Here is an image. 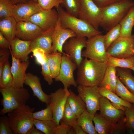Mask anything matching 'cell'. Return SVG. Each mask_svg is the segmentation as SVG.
I'll use <instances>...</instances> for the list:
<instances>
[{
    "instance_id": "obj_1",
    "label": "cell",
    "mask_w": 134,
    "mask_h": 134,
    "mask_svg": "<svg viewBox=\"0 0 134 134\" xmlns=\"http://www.w3.org/2000/svg\"><path fill=\"white\" fill-rule=\"evenodd\" d=\"M107 62H101L85 58L77 67L76 81L78 85L99 87L104 77Z\"/></svg>"
},
{
    "instance_id": "obj_2",
    "label": "cell",
    "mask_w": 134,
    "mask_h": 134,
    "mask_svg": "<svg viewBox=\"0 0 134 134\" xmlns=\"http://www.w3.org/2000/svg\"><path fill=\"white\" fill-rule=\"evenodd\" d=\"M134 7L132 0H123L101 8L102 15L100 27L108 31L119 24Z\"/></svg>"
},
{
    "instance_id": "obj_3",
    "label": "cell",
    "mask_w": 134,
    "mask_h": 134,
    "mask_svg": "<svg viewBox=\"0 0 134 134\" xmlns=\"http://www.w3.org/2000/svg\"><path fill=\"white\" fill-rule=\"evenodd\" d=\"M58 11L62 26L73 31L77 36L88 38L101 34L86 21L74 16L65 11L60 5L55 7Z\"/></svg>"
},
{
    "instance_id": "obj_4",
    "label": "cell",
    "mask_w": 134,
    "mask_h": 134,
    "mask_svg": "<svg viewBox=\"0 0 134 134\" xmlns=\"http://www.w3.org/2000/svg\"><path fill=\"white\" fill-rule=\"evenodd\" d=\"M34 108L27 105L19 107L8 113L7 116L14 134H26L34 125L33 113Z\"/></svg>"
},
{
    "instance_id": "obj_5",
    "label": "cell",
    "mask_w": 134,
    "mask_h": 134,
    "mask_svg": "<svg viewBox=\"0 0 134 134\" xmlns=\"http://www.w3.org/2000/svg\"><path fill=\"white\" fill-rule=\"evenodd\" d=\"M108 54L104 42V35L101 34L88 38L82 57L101 62H106Z\"/></svg>"
},
{
    "instance_id": "obj_6",
    "label": "cell",
    "mask_w": 134,
    "mask_h": 134,
    "mask_svg": "<svg viewBox=\"0 0 134 134\" xmlns=\"http://www.w3.org/2000/svg\"><path fill=\"white\" fill-rule=\"evenodd\" d=\"M81 7L78 18L82 19L99 30L100 27L102 13L93 0H80Z\"/></svg>"
},
{
    "instance_id": "obj_7",
    "label": "cell",
    "mask_w": 134,
    "mask_h": 134,
    "mask_svg": "<svg viewBox=\"0 0 134 134\" xmlns=\"http://www.w3.org/2000/svg\"><path fill=\"white\" fill-rule=\"evenodd\" d=\"M77 87L78 95L85 103L87 110L94 116L99 110L101 97L98 90V87L78 85Z\"/></svg>"
},
{
    "instance_id": "obj_8",
    "label": "cell",
    "mask_w": 134,
    "mask_h": 134,
    "mask_svg": "<svg viewBox=\"0 0 134 134\" xmlns=\"http://www.w3.org/2000/svg\"><path fill=\"white\" fill-rule=\"evenodd\" d=\"M77 67L76 65L70 59L69 56L63 53L60 68L58 75L54 79L56 81H60L64 88H69L71 86L77 87V84L74 78L73 73Z\"/></svg>"
},
{
    "instance_id": "obj_9",
    "label": "cell",
    "mask_w": 134,
    "mask_h": 134,
    "mask_svg": "<svg viewBox=\"0 0 134 134\" xmlns=\"http://www.w3.org/2000/svg\"><path fill=\"white\" fill-rule=\"evenodd\" d=\"M134 34L128 37L120 36L109 47L108 55L118 58L129 57L134 55Z\"/></svg>"
},
{
    "instance_id": "obj_10",
    "label": "cell",
    "mask_w": 134,
    "mask_h": 134,
    "mask_svg": "<svg viewBox=\"0 0 134 134\" xmlns=\"http://www.w3.org/2000/svg\"><path fill=\"white\" fill-rule=\"evenodd\" d=\"M69 91L67 88H60L50 95L54 121L57 125L61 120Z\"/></svg>"
},
{
    "instance_id": "obj_11",
    "label": "cell",
    "mask_w": 134,
    "mask_h": 134,
    "mask_svg": "<svg viewBox=\"0 0 134 134\" xmlns=\"http://www.w3.org/2000/svg\"><path fill=\"white\" fill-rule=\"evenodd\" d=\"M87 40L86 37H73L67 40L63 46V51L69 56L70 60L76 65L77 67L83 59L82 55V50L86 47Z\"/></svg>"
},
{
    "instance_id": "obj_12",
    "label": "cell",
    "mask_w": 134,
    "mask_h": 134,
    "mask_svg": "<svg viewBox=\"0 0 134 134\" xmlns=\"http://www.w3.org/2000/svg\"><path fill=\"white\" fill-rule=\"evenodd\" d=\"M59 18L56 9H42L34 14L26 21L36 24L44 31L55 27Z\"/></svg>"
},
{
    "instance_id": "obj_13",
    "label": "cell",
    "mask_w": 134,
    "mask_h": 134,
    "mask_svg": "<svg viewBox=\"0 0 134 134\" xmlns=\"http://www.w3.org/2000/svg\"><path fill=\"white\" fill-rule=\"evenodd\" d=\"M76 36L75 33L72 30L62 26L59 18L52 35V52H58L64 53L62 47L64 43L70 38Z\"/></svg>"
},
{
    "instance_id": "obj_14",
    "label": "cell",
    "mask_w": 134,
    "mask_h": 134,
    "mask_svg": "<svg viewBox=\"0 0 134 134\" xmlns=\"http://www.w3.org/2000/svg\"><path fill=\"white\" fill-rule=\"evenodd\" d=\"M100 114L105 119L114 125L125 115L124 111L118 109L106 98L102 96L100 100Z\"/></svg>"
},
{
    "instance_id": "obj_15",
    "label": "cell",
    "mask_w": 134,
    "mask_h": 134,
    "mask_svg": "<svg viewBox=\"0 0 134 134\" xmlns=\"http://www.w3.org/2000/svg\"><path fill=\"white\" fill-rule=\"evenodd\" d=\"M44 31L39 27L29 21L17 22L16 37L24 40L32 41Z\"/></svg>"
},
{
    "instance_id": "obj_16",
    "label": "cell",
    "mask_w": 134,
    "mask_h": 134,
    "mask_svg": "<svg viewBox=\"0 0 134 134\" xmlns=\"http://www.w3.org/2000/svg\"><path fill=\"white\" fill-rule=\"evenodd\" d=\"M42 9L35 0L25 3L16 4L13 16L17 22L26 21L34 14Z\"/></svg>"
},
{
    "instance_id": "obj_17",
    "label": "cell",
    "mask_w": 134,
    "mask_h": 134,
    "mask_svg": "<svg viewBox=\"0 0 134 134\" xmlns=\"http://www.w3.org/2000/svg\"><path fill=\"white\" fill-rule=\"evenodd\" d=\"M12 65L11 70L13 79L11 86L16 88L24 87V82L26 76V71L29 66V60L21 61L16 59L11 55Z\"/></svg>"
},
{
    "instance_id": "obj_18",
    "label": "cell",
    "mask_w": 134,
    "mask_h": 134,
    "mask_svg": "<svg viewBox=\"0 0 134 134\" xmlns=\"http://www.w3.org/2000/svg\"><path fill=\"white\" fill-rule=\"evenodd\" d=\"M31 41L22 40L16 37L10 42L11 55L21 61L28 60V55L32 52Z\"/></svg>"
},
{
    "instance_id": "obj_19",
    "label": "cell",
    "mask_w": 134,
    "mask_h": 134,
    "mask_svg": "<svg viewBox=\"0 0 134 134\" xmlns=\"http://www.w3.org/2000/svg\"><path fill=\"white\" fill-rule=\"evenodd\" d=\"M24 84L28 86L32 90L33 95L36 97L40 101L47 105L50 103V95L44 93L42 90L39 78L31 73H26Z\"/></svg>"
},
{
    "instance_id": "obj_20",
    "label": "cell",
    "mask_w": 134,
    "mask_h": 134,
    "mask_svg": "<svg viewBox=\"0 0 134 134\" xmlns=\"http://www.w3.org/2000/svg\"><path fill=\"white\" fill-rule=\"evenodd\" d=\"M55 27L43 31L39 36L31 41V51L36 48L43 50L46 53H50L52 50V36Z\"/></svg>"
},
{
    "instance_id": "obj_21",
    "label": "cell",
    "mask_w": 134,
    "mask_h": 134,
    "mask_svg": "<svg viewBox=\"0 0 134 134\" xmlns=\"http://www.w3.org/2000/svg\"><path fill=\"white\" fill-rule=\"evenodd\" d=\"M14 109L26 105L30 94L28 90L24 87L16 88L11 86L7 88Z\"/></svg>"
},
{
    "instance_id": "obj_22",
    "label": "cell",
    "mask_w": 134,
    "mask_h": 134,
    "mask_svg": "<svg viewBox=\"0 0 134 134\" xmlns=\"http://www.w3.org/2000/svg\"><path fill=\"white\" fill-rule=\"evenodd\" d=\"M17 22L13 16L0 19V32L10 42L16 37Z\"/></svg>"
},
{
    "instance_id": "obj_23",
    "label": "cell",
    "mask_w": 134,
    "mask_h": 134,
    "mask_svg": "<svg viewBox=\"0 0 134 134\" xmlns=\"http://www.w3.org/2000/svg\"><path fill=\"white\" fill-rule=\"evenodd\" d=\"M117 77L116 67L107 64L103 78L98 87L109 90L115 93Z\"/></svg>"
},
{
    "instance_id": "obj_24",
    "label": "cell",
    "mask_w": 134,
    "mask_h": 134,
    "mask_svg": "<svg viewBox=\"0 0 134 134\" xmlns=\"http://www.w3.org/2000/svg\"><path fill=\"white\" fill-rule=\"evenodd\" d=\"M93 121L95 128L99 134H113L115 125H114L105 119L100 114L96 113L94 115Z\"/></svg>"
},
{
    "instance_id": "obj_25",
    "label": "cell",
    "mask_w": 134,
    "mask_h": 134,
    "mask_svg": "<svg viewBox=\"0 0 134 134\" xmlns=\"http://www.w3.org/2000/svg\"><path fill=\"white\" fill-rule=\"evenodd\" d=\"M69 93L67 101L71 109L78 118L87 110L86 104L79 95L75 94L71 90H69Z\"/></svg>"
},
{
    "instance_id": "obj_26",
    "label": "cell",
    "mask_w": 134,
    "mask_h": 134,
    "mask_svg": "<svg viewBox=\"0 0 134 134\" xmlns=\"http://www.w3.org/2000/svg\"><path fill=\"white\" fill-rule=\"evenodd\" d=\"M94 117V115L86 110L78 118L77 124L81 127L86 134H98L93 123Z\"/></svg>"
},
{
    "instance_id": "obj_27",
    "label": "cell",
    "mask_w": 134,
    "mask_h": 134,
    "mask_svg": "<svg viewBox=\"0 0 134 134\" xmlns=\"http://www.w3.org/2000/svg\"><path fill=\"white\" fill-rule=\"evenodd\" d=\"M117 75L122 83L134 94V76L129 68L116 67Z\"/></svg>"
},
{
    "instance_id": "obj_28",
    "label": "cell",
    "mask_w": 134,
    "mask_h": 134,
    "mask_svg": "<svg viewBox=\"0 0 134 134\" xmlns=\"http://www.w3.org/2000/svg\"><path fill=\"white\" fill-rule=\"evenodd\" d=\"M46 61L50 70L53 78L58 75L62 60V53L57 52L46 53Z\"/></svg>"
},
{
    "instance_id": "obj_29",
    "label": "cell",
    "mask_w": 134,
    "mask_h": 134,
    "mask_svg": "<svg viewBox=\"0 0 134 134\" xmlns=\"http://www.w3.org/2000/svg\"><path fill=\"white\" fill-rule=\"evenodd\" d=\"M121 27L120 36L126 37L132 34L134 26V7H133L119 23Z\"/></svg>"
},
{
    "instance_id": "obj_30",
    "label": "cell",
    "mask_w": 134,
    "mask_h": 134,
    "mask_svg": "<svg viewBox=\"0 0 134 134\" xmlns=\"http://www.w3.org/2000/svg\"><path fill=\"white\" fill-rule=\"evenodd\" d=\"M107 64L115 67H119L130 69L134 66V55L123 58H118L108 55Z\"/></svg>"
},
{
    "instance_id": "obj_31",
    "label": "cell",
    "mask_w": 134,
    "mask_h": 134,
    "mask_svg": "<svg viewBox=\"0 0 134 134\" xmlns=\"http://www.w3.org/2000/svg\"><path fill=\"white\" fill-rule=\"evenodd\" d=\"M98 90L102 96L106 98L113 103L120 104L129 108L133 105L131 103L123 100L111 91L99 87H98Z\"/></svg>"
},
{
    "instance_id": "obj_32",
    "label": "cell",
    "mask_w": 134,
    "mask_h": 134,
    "mask_svg": "<svg viewBox=\"0 0 134 134\" xmlns=\"http://www.w3.org/2000/svg\"><path fill=\"white\" fill-rule=\"evenodd\" d=\"M9 62L8 60L4 64L2 73L0 76V88H6L11 87L13 79Z\"/></svg>"
},
{
    "instance_id": "obj_33",
    "label": "cell",
    "mask_w": 134,
    "mask_h": 134,
    "mask_svg": "<svg viewBox=\"0 0 134 134\" xmlns=\"http://www.w3.org/2000/svg\"><path fill=\"white\" fill-rule=\"evenodd\" d=\"M33 124L36 128L45 134H55L57 126L52 120L42 121L34 119Z\"/></svg>"
},
{
    "instance_id": "obj_34",
    "label": "cell",
    "mask_w": 134,
    "mask_h": 134,
    "mask_svg": "<svg viewBox=\"0 0 134 134\" xmlns=\"http://www.w3.org/2000/svg\"><path fill=\"white\" fill-rule=\"evenodd\" d=\"M115 93L123 100L131 103H134V94L126 88L117 75Z\"/></svg>"
},
{
    "instance_id": "obj_35",
    "label": "cell",
    "mask_w": 134,
    "mask_h": 134,
    "mask_svg": "<svg viewBox=\"0 0 134 134\" xmlns=\"http://www.w3.org/2000/svg\"><path fill=\"white\" fill-rule=\"evenodd\" d=\"M0 92L2 97L1 100L2 109L0 111V114L2 116L14 109L11 103L10 97L7 88H0Z\"/></svg>"
},
{
    "instance_id": "obj_36",
    "label": "cell",
    "mask_w": 134,
    "mask_h": 134,
    "mask_svg": "<svg viewBox=\"0 0 134 134\" xmlns=\"http://www.w3.org/2000/svg\"><path fill=\"white\" fill-rule=\"evenodd\" d=\"M60 4L65 8L66 11L71 15L78 18L81 7L80 0H63Z\"/></svg>"
},
{
    "instance_id": "obj_37",
    "label": "cell",
    "mask_w": 134,
    "mask_h": 134,
    "mask_svg": "<svg viewBox=\"0 0 134 134\" xmlns=\"http://www.w3.org/2000/svg\"><path fill=\"white\" fill-rule=\"evenodd\" d=\"M121 27L120 24L117 25L104 35V42L106 50L110 45L120 36Z\"/></svg>"
},
{
    "instance_id": "obj_38",
    "label": "cell",
    "mask_w": 134,
    "mask_h": 134,
    "mask_svg": "<svg viewBox=\"0 0 134 134\" xmlns=\"http://www.w3.org/2000/svg\"><path fill=\"white\" fill-rule=\"evenodd\" d=\"M78 117L71 109L67 101L61 119L62 122L71 127L77 124Z\"/></svg>"
},
{
    "instance_id": "obj_39",
    "label": "cell",
    "mask_w": 134,
    "mask_h": 134,
    "mask_svg": "<svg viewBox=\"0 0 134 134\" xmlns=\"http://www.w3.org/2000/svg\"><path fill=\"white\" fill-rule=\"evenodd\" d=\"M16 4L10 0H0V19L13 16Z\"/></svg>"
},
{
    "instance_id": "obj_40",
    "label": "cell",
    "mask_w": 134,
    "mask_h": 134,
    "mask_svg": "<svg viewBox=\"0 0 134 134\" xmlns=\"http://www.w3.org/2000/svg\"><path fill=\"white\" fill-rule=\"evenodd\" d=\"M124 117L125 125L127 129L130 133H133L134 131V105L129 108L125 107Z\"/></svg>"
},
{
    "instance_id": "obj_41",
    "label": "cell",
    "mask_w": 134,
    "mask_h": 134,
    "mask_svg": "<svg viewBox=\"0 0 134 134\" xmlns=\"http://www.w3.org/2000/svg\"><path fill=\"white\" fill-rule=\"evenodd\" d=\"M47 105L45 108L33 113L34 119L42 121L54 120L51 107L50 104Z\"/></svg>"
},
{
    "instance_id": "obj_42",
    "label": "cell",
    "mask_w": 134,
    "mask_h": 134,
    "mask_svg": "<svg viewBox=\"0 0 134 134\" xmlns=\"http://www.w3.org/2000/svg\"><path fill=\"white\" fill-rule=\"evenodd\" d=\"M36 1L41 8L43 10H49L54 7L60 5L63 0H35Z\"/></svg>"
},
{
    "instance_id": "obj_43",
    "label": "cell",
    "mask_w": 134,
    "mask_h": 134,
    "mask_svg": "<svg viewBox=\"0 0 134 134\" xmlns=\"http://www.w3.org/2000/svg\"><path fill=\"white\" fill-rule=\"evenodd\" d=\"M0 134H14L10 127L7 116L0 117Z\"/></svg>"
},
{
    "instance_id": "obj_44",
    "label": "cell",
    "mask_w": 134,
    "mask_h": 134,
    "mask_svg": "<svg viewBox=\"0 0 134 134\" xmlns=\"http://www.w3.org/2000/svg\"><path fill=\"white\" fill-rule=\"evenodd\" d=\"M32 52L36 64L41 66L46 61V53L41 49L35 48L33 50Z\"/></svg>"
},
{
    "instance_id": "obj_45",
    "label": "cell",
    "mask_w": 134,
    "mask_h": 134,
    "mask_svg": "<svg viewBox=\"0 0 134 134\" xmlns=\"http://www.w3.org/2000/svg\"><path fill=\"white\" fill-rule=\"evenodd\" d=\"M41 66L42 71L41 73L44 80L49 85H51L53 83V78L47 61Z\"/></svg>"
},
{
    "instance_id": "obj_46",
    "label": "cell",
    "mask_w": 134,
    "mask_h": 134,
    "mask_svg": "<svg viewBox=\"0 0 134 134\" xmlns=\"http://www.w3.org/2000/svg\"><path fill=\"white\" fill-rule=\"evenodd\" d=\"M10 52L8 49H0V76L2 73L3 65L8 60Z\"/></svg>"
},
{
    "instance_id": "obj_47",
    "label": "cell",
    "mask_w": 134,
    "mask_h": 134,
    "mask_svg": "<svg viewBox=\"0 0 134 134\" xmlns=\"http://www.w3.org/2000/svg\"><path fill=\"white\" fill-rule=\"evenodd\" d=\"M126 129L123 117L116 125L113 134H123L125 133Z\"/></svg>"
},
{
    "instance_id": "obj_48",
    "label": "cell",
    "mask_w": 134,
    "mask_h": 134,
    "mask_svg": "<svg viewBox=\"0 0 134 134\" xmlns=\"http://www.w3.org/2000/svg\"><path fill=\"white\" fill-rule=\"evenodd\" d=\"M99 7L102 8L123 0H93Z\"/></svg>"
},
{
    "instance_id": "obj_49",
    "label": "cell",
    "mask_w": 134,
    "mask_h": 134,
    "mask_svg": "<svg viewBox=\"0 0 134 134\" xmlns=\"http://www.w3.org/2000/svg\"><path fill=\"white\" fill-rule=\"evenodd\" d=\"M72 127L62 122L60 125H57L56 128L55 134H67Z\"/></svg>"
},
{
    "instance_id": "obj_50",
    "label": "cell",
    "mask_w": 134,
    "mask_h": 134,
    "mask_svg": "<svg viewBox=\"0 0 134 134\" xmlns=\"http://www.w3.org/2000/svg\"><path fill=\"white\" fill-rule=\"evenodd\" d=\"M10 42L6 39L0 32V47L2 49H10Z\"/></svg>"
},
{
    "instance_id": "obj_51",
    "label": "cell",
    "mask_w": 134,
    "mask_h": 134,
    "mask_svg": "<svg viewBox=\"0 0 134 134\" xmlns=\"http://www.w3.org/2000/svg\"><path fill=\"white\" fill-rule=\"evenodd\" d=\"M75 134H86L81 127L78 124H76L72 127Z\"/></svg>"
},
{
    "instance_id": "obj_52",
    "label": "cell",
    "mask_w": 134,
    "mask_h": 134,
    "mask_svg": "<svg viewBox=\"0 0 134 134\" xmlns=\"http://www.w3.org/2000/svg\"><path fill=\"white\" fill-rule=\"evenodd\" d=\"M34 126L27 132L26 134H43L44 133L37 128H35Z\"/></svg>"
},
{
    "instance_id": "obj_53",
    "label": "cell",
    "mask_w": 134,
    "mask_h": 134,
    "mask_svg": "<svg viewBox=\"0 0 134 134\" xmlns=\"http://www.w3.org/2000/svg\"><path fill=\"white\" fill-rule=\"evenodd\" d=\"M16 4L28 2L31 0H10Z\"/></svg>"
},
{
    "instance_id": "obj_54",
    "label": "cell",
    "mask_w": 134,
    "mask_h": 134,
    "mask_svg": "<svg viewBox=\"0 0 134 134\" xmlns=\"http://www.w3.org/2000/svg\"><path fill=\"white\" fill-rule=\"evenodd\" d=\"M112 103L113 105L117 109L125 111L126 107L120 104H114Z\"/></svg>"
},
{
    "instance_id": "obj_55",
    "label": "cell",
    "mask_w": 134,
    "mask_h": 134,
    "mask_svg": "<svg viewBox=\"0 0 134 134\" xmlns=\"http://www.w3.org/2000/svg\"><path fill=\"white\" fill-rule=\"evenodd\" d=\"M67 134H75V131L72 127L69 130L67 133Z\"/></svg>"
},
{
    "instance_id": "obj_56",
    "label": "cell",
    "mask_w": 134,
    "mask_h": 134,
    "mask_svg": "<svg viewBox=\"0 0 134 134\" xmlns=\"http://www.w3.org/2000/svg\"><path fill=\"white\" fill-rule=\"evenodd\" d=\"M130 69H131V70H133L134 71V66L133 67H132V68H130Z\"/></svg>"
},
{
    "instance_id": "obj_57",
    "label": "cell",
    "mask_w": 134,
    "mask_h": 134,
    "mask_svg": "<svg viewBox=\"0 0 134 134\" xmlns=\"http://www.w3.org/2000/svg\"><path fill=\"white\" fill-rule=\"evenodd\" d=\"M133 53L134 55V49H133Z\"/></svg>"
},
{
    "instance_id": "obj_58",
    "label": "cell",
    "mask_w": 134,
    "mask_h": 134,
    "mask_svg": "<svg viewBox=\"0 0 134 134\" xmlns=\"http://www.w3.org/2000/svg\"><path fill=\"white\" fill-rule=\"evenodd\" d=\"M133 104H134V103Z\"/></svg>"
}]
</instances>
